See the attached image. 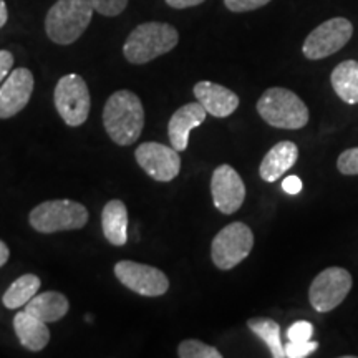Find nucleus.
<instances>
[{"mask_svg":"<svg viewBox=\"0 0 358 358\" xmlns=\"http://www.w3.org/2000/svg\"><path fill=\"white\" fill-rule=\"evenodd\" d=\"M13 329H15L17 338L30 352H40L50 342V330L47 322L40 320L30 312H19L13 317Z\"/></svg>","mask_w":358,"mask_h":358,"instance_id":"17","label":"nucleus"},{"mask_svg":"<svg viewBox=\"0 0 358 358\" xmlns=\"http://www.w3.org/2000/svg\"><path fill=\"white\" fill-rule=\"evenodd\" d=\"M206 116H208V111L203 108L199 101L187 103V105L174 111L168 124L169 141H171L174 150L179 153L186 150L187 143H189V133L204 123Z\"/></svg>","mask_w":358,"mask_h":358,"instance_id":"14","label":"nucleus"},{"mask_svg":"<svg viewBox=\"0 0 358 358\" xmlns=\"http://www.w3.org/2000/svg\"><path fill=\"white\" fill-rule=\"evenodd\" d=\"M103 124L116 145H133L145 127V110L140 98L129 90L113 93L103 110Z\"/></svg>","mask_w":358,"mask_h":358,"instance_id":"1","label":"nucleus"},{"mask_svg":"<svg viewBox=\"0 0 358 358\" xmlns=\"http://www.w3.org/2000/svg\"><path fill=\"white\" fill-rule=\"evenodd\" d=\"M313 335V325L307 320H299L289 327L287 338L290 342H307Z\"/></svg>","mask_w":358,"mask_h":358,"instance_id":"27","label":"nucleus"},{"mask_svg":"<svg viewBox=\"0 0 358 358\" xmlns=\"http://www.w3.org/2000/svg\"><path fill=\"white\" fill-rule=\"evenodd\" d=\"M352 274L343 267H327L312 280L308 301L313 310L327 313L337 308L352 290Z\"/></svg>","mask_w":358,"mask_h":358,"instance_id":"9","label":"nucleus"},{"mask_svg":"<svg viewBox=\"0 0 358 358\" xmlns=\"http://www.w3.org/2000/svg\"><path fill=\"white\" fill-rule=\"evenodd\" d=\"M268 2H271V0H224V6L227 7V10L243 13L257 10V8L267 6Z\"/></svg>","mask_w":358,"mask_h":358,"instance_id":"28","label":"nucleus"},{"mask_svg":"<svg viewBox=\"0 0 358 358\" xmlns=\"http://www.w3.org/2000/svg\"><path fill=\"white\" fill-rule=\"evenodd\" d=\"M115 275L124 287L143 297H159L169 289V280L159 268L133 261H120L115 266Z\"/></svg>","mask_w":358,"mask_h":358,"instance_id":"10","label":"nucleus"},{"mask_svg":"<svg viewBox=\"0 0 358 358\" xmlns=\"http://www.w3.org/2000/svg\"><path fill=\"white\" fill-rule=\"evenodd\" d=\"M206 2V0H166V3L173 8H189L201 6V3Z\"/></svg>","mask_w":358,"mask_h":358,"instance_id":"31","label":"nucleus"},{"mask_svg":"<svg viewBox=\"0 0 358 358\" xmlns=\"http://www.w3.org/2000/svg\"><path fill=\"white\" fill-rule=\"evenodd\" d=\"M93 12L90 0H57L45 17V32L53 43H75L88 29Z\"/></svg>","mask_w":358,"mask_h":358,"instance_id":"3","label":"nucleus"},{"mask_svg":"<svg viewBox=\"0 0 358 358\" xmlns=\"http://www.w3.org/2000/svg\"><path fill=\"white\" fill-rule=\"evenodd\" d=\"M134 156L143 171L155 181L169 182L181 171V156L173 146L153 141L143 143L138 146Z\"/></svg>","mask_w":358,"mask_h":358,"instance_id":"11","label":"nucleus"},{"mask_svg":"<svg viewBox=\"0 0 358 358\" xmlns=\"http://www.w3.org/2000/svg\"><path fill=\"white\" fill-rule=\"evenodd\" d=\"M254 248V234L244 222H231L214 237L211 257L221 271H231L248 259Z\"/></svg>","mask_w":358,"mask_h":358,"instance_id":"6","label":"nucleus"},{"mask_svg":"<svg viewBox=\"0 0 358 358\" xmlns=\"http://www.w3.org/2000/svg\"><path fill=\"white\" fill-rule=\"evenodd\" d=\"M93 8L105 17L120 15L128 6V0H90Z\"/></svg>","mask_w":358,"mask_h":358,"instance_id":"26","label":"nucleus"},{"mask_svg":"<svg viewBox=\"0 0 358 358\" xmlns=\"http://www.w3.org/2000/svg\"><path fill=\"white\" fill-rule=\"evenodd\" d=\"M337 169L345 176H358V146L348 148L343 153H340Z\"/></svg>","mask_w":358,"mask_h":358,"instance_id":"24","label":"nucleus"},{"mask_svg":"<svg viewBox=\"0 0 358 358\" xmlns=\"http://www.w3.org/2000/svg\"><path fill=\"white\" fill-rule=\"evenodd\" d=\"M13 66V55L8 50H0V83L8 77Z\"/></svg>","mask_w":358,"mask_h":358,"instance_id":"29","label":"nucleus"},{"mask_svg":"<svg viewBox=\"0 0 358 358\" xmlns=\"http://www.w3.org/2000/svg\"><path fill=\"white\" fill-rule=\"evenodd\" d=\"M249 330L254 335H257L271 350V355L274 358H284V345L280 340V327L275 320L267 319V317H256V319L248 320Z\"/></svg>","mask_w":358,"mask_h":358,"instance_id":"22","label":"nucleus"},{"mask_svg":"<svg viewBox=\"0 0 358 358\" xmlns=\"http://www.w3.org/2000/svg\"><path fill=\"white\" fill-rule=\"evenodd\" d=\"M319 348V342H313V340H307V342H290L287 345H284V352L287 358H306L312 355L313 352Z\"/></svg>","mask_w":358,"mask_h":358,"instance_id":"25","label":"nucleus"},{"mask_svg":"<svg viewBox=\"0 0 358 358\" xmlns=\"http://www.w3.org/2000/svg\"><path fill=\"white\" fill-rule=\"evenodd\" d=\"M29 221L37 232L53 234V232L82 229L88 222V211L77 201H45L32 209Z\"/></svg>","mask_w":358,"mask_h":358,"instance_id":"5","label":"nucleus"},{"mask_svg":"<svg viewBox=\"0 0 358 358\" xmlns=\"http://www.w3.org/2000/svg\"><path fill=\"white\" fill-rule=\"evenodd\" d=\"M69 299L60 292H43L37 294L25 306V310L34 313L40 320L52 324V322L62 320L69 312Z\"/></svg>","mask_w":358,"mask_h":358,"instance_id":"19","label":"nucleus"},{"mask_svg":"<svg viewBox=\"0 0 358 358\" xmlns=\"http://www.w3.org/2000/svg\"><path fill=\"white\" fill-rule=\"evenodd\" d=\"M299 159V146L292 141H280L268 150L264 156L259 174L266 182H275L280 179Z\"/></svg>","mask_w":358,"mask_h":358,"instance_id":"16","label":"nucleus"},{"mask_svg":"<svg viewBox=\"0 0 358 358\" xmlns=\"http://www.w3.org/2000/svg\"><path fill=\"white\" fill-rule=\"evenodd\" d=\"M103 234L111 245L128 243V209L123 201L113 199L106 203L101 213Z\"/></svg>","mask_w":358,"mask_h":358,"instance_id":"18","label":"nucleus"},{"mask_svg":"<svg viewBox=\"0 0 358 358\" xmlns=\"http://www.w3.org/2000/svg\"><path fill=\"white\" fill-rule=\"evenodd\" d=\"M8 20V10H7V3L3 0H0V29L7 24Z\"/></svg>","mask_w":358,"mask_h":358,"instance_id":"33","label":"nucleus"},{"mask_svg":"<svg viewBox=\"0 0 358 358\" xmlns=\"http://www.w3.org/2000/svg\"><path fill=\"white\" fill-rule=\"evenodd\" d=\"M10 257V250H8L7 244L3 241H0V267H3Z\"/></svg>","mask_w":358,"mask_h":358,"instance_id":"32","label":"nucleus"},{"mask_svg":"<svg viewBox=\"0 0 358 358\" xmlns=\"http://www.w3.org/2000/svg\"><path fill=\"white\" fill-rule=\"evenodd\" d=\"M40 289V279L35 274H25L20 275L19 279L13 280L8 289L3 294V306L10 310L20 308L29 303L37 295Z\"/></svg>","mask_w":358,"mask_h":358,"instance_id":"21","label":"nucleus"},{"mask_svg":"<svg viewBox=\"0 0 358 358\" xmlns=\"http://www.w3.org/2000/svg\"><path fill=\"white\" fill-rule=\"evenodd\" d=\"M35 80L29 69H17L8 73L0 87V118L7 120L20 113L34 93Z\"/></svg>","mask_w":358,"mask_h":358,"instance_id":"13","label":"nucleus"},{"mask_svg":"<svg viewBox=\"0 0 358 358\" xmlns=\"http://www.w3.org/2000/svg\"><path fill=\"white\" fill-rule=\"evenodd\" d=\"M334 92L343 103L357 105L358 103V62L345 60L335 66L330 75Z\"/></svg>","mask_w":358,"mask_h":358,"instance_id":"20","label":"nucleus"},{"mask_svg":"<svg viewBox=\"0 0 358 358\" xmlns=\"http://www.w3.org/2000/svg\"><path fill=\"white\" fill-rule=\"evenodd\" d=\"M257 113L267 124L280 129H301L308 123V108L303 100L280 87L262 93L257 101Z\"/></svg>","mask_w":358,"mask_h":358,"instance_id":"4","label":"nucleus"},{"mask_svg":"<svg viewBox=\"0 0 358 358\" xmlns=\"http://www.w3.org/2000/svg\"><path fill=\"white\" fill-rule=\"evenodd\" d=\"M178 355L181 358H222V353L216 347L206 345L201 340L189 338L179 343Z\"/></svg>","mask_w":358,"mask_h":358,"instance_id":"23","label":"nucleus"},{"mask_svg":"<svg viewBox=\"0 0 358 358\" xmlns=\"http://www.w3.org/2000/svg\"><path fill=\"white\" fill-rule=\"evenodd\" d=\"M213 203L222 214H234L245 199V186L239 173L229 164H221L214 169L211 179Z\"/></svg>","mask_w":358,"mask_h":358,"instance_id":"12","label":"nucleus"},{"mask_svg":"<svg viewBox=\"0 0 358 358\" xmlns=\"http://www.w3.org/2000/svg\"><path fill=\"white\" fill-rule=\"evenodd\" d=\"M178 42L179 34L173 25L163 22H146L128 35L123 45V55L129 64L143 65L171 52Z\"/></svg>","mask_w":358,"mask_h":358,"instance_id":"2","label":"nucleus"},{"mask_svg":"<svg viewBox=\"0 0 358 358\" xmlns=\"http://www.w3.org/2000/svg\"><path fill=\"white\" fill-rule=\"evenodd\" d=\"M194 96L208 115L216 118H227L239 106V96L229 88L213 82H199L194 85Z\"/></svg>","mask_w":358,"mask_h":358,"instance_id":"15","label":"nucleus"},{"mask_svg":"<svg viewBox=\"0 0 358 358\" xmlns=\"http://www.w3.org/2000/svg\"><path fill=\"white\" fill-rule=\"evenodd\" d=\"M302 181L299 176H287L282 181V189H284L287 194H299L302 191Z\"/></svg>","mask_w":358,"mask_h":358,"instance_id":"30","label":"nucleus"},{"mask_svg":"<svg viewBox=\"0 0 358 358\" xmlns=\"http://www.w3.org/2000/svg\"><path fill=\"white\" fill-rule=\"evenodd\" d=\"M353 24L345 17H334L312 30L302 45V53L307 60H324L342 50L350 42Z\"/></svg>","mask_w":358,"mask_h":358,"instance_id":"8","label":"nucleus"},{"mask_svg":"<svg viewBox=\"0 0 358 358\" xmlns=\"http://www.w3.org/2000/svg\"><path fill=\"white\" fill-rule=\"evenodd\" d=\"M53 100L58 115L69 127H82L88 120L92 101L87 82L80 75L70 73L58 80Z\"/></svg>","mask_w":358,"mask_h":358,"instance_id":"7","label":"nucleus"}]
</instances>
